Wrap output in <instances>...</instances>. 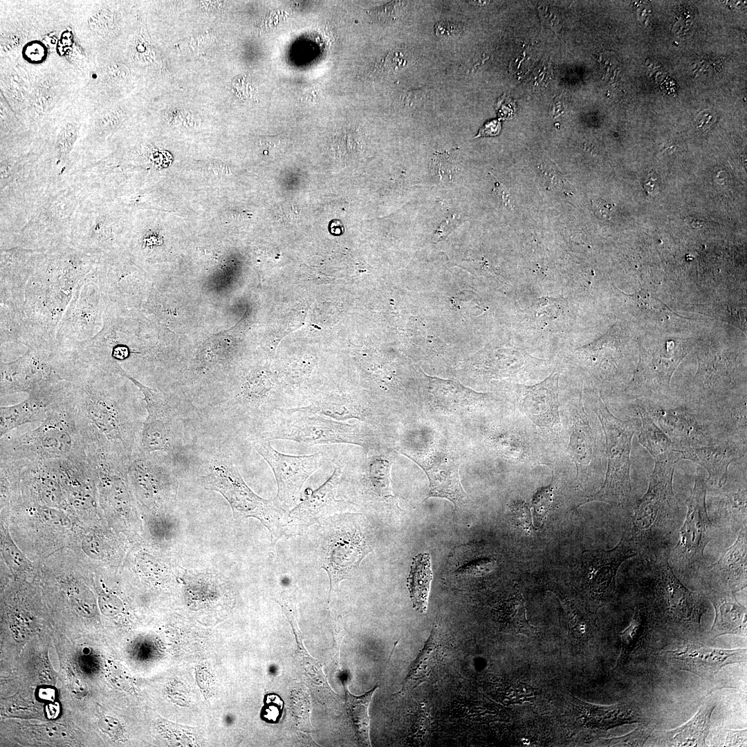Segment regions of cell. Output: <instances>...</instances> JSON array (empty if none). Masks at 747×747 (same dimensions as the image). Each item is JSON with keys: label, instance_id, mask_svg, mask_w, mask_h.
I'll return each instance as SVG.
<instances>
[{"label": "cell", "instance_id": "obj_1", "mask_svg": "<svg viewBox=\"0 0 747 747\" xmlns=\"http://www.w3.org/2000/svg\"><path fill=\"white\" fill-rule=\"evenodd\" d=\"M117 371L85 364L71 382L70 400L88 443L104 444L130 458L133 453L137 422L116 383Z\"/></svg>", "mask_w": 747, "mask_h": 747}, {"label": "cell", "instance_id": "obj_2", "mask_svg": "<svg viewBox=\"0 0 747 747\" xmlns=\"http://www.w3.org/2000/svg\"><path fill=\"white\" fill-rule=\"evenodd\" d=\"M679 461H655L647 490L634 508L622 535L638 554L647 560L667 552L672 535L679 526L681 510L672 481Z\"/></svg>", "mask_w": 747, "mask_h": 747}, {"label": "cell", "instance_id": "obj_3", "mask_svg": "<svg viewBox=\"0 0 747 747\" xmlns=\"http://www.w3.org/2000/svg\"><path fill=\"white\" fill-rule=\"evenodd\" d=\"M88 441L70 400L55 407L40 425L17 437H2L0 457L50 461L87 458Z\"/></svg>", "mask_w": 747, "mask_h": 747}, {"label": "cell", "instance_id": "obj_4", "mask_svg": "<svg viewBox=\"0 0 747 747\" xmlns=\"http://www.w3.org/2000/svg\"><path fill=\"white\" fill-rule=\"evenodd\" d=\"M285 440L309 445L351 444L365 450L379 448L376 436L360 423L350 424L322 415L284 408L277 411L252 439Z\"/></svg>", "mask_w": 747, "mask_h": 747}, {"label": "cell", "instance_id": "obj_5", "mask_svg": "<svg viewBox=\"0 0 747 747\" xmlns=\"http://www.w3.org/2000/svg\"><path fill=\"white\" fill-rule=\"evenodd\" d=\"M80 367L75 349L58 343L28 349L15 360H1V398L19 392L28 394L62 382H72Z\"/></svg>", "mask_w": 747, "mask_h": 747}, {"label": "cell", "instance_id": "obj_6", "mask_svg": "<svg viewBox=\"0 0 747 747\" xmlns=\"http://www.w3.org/2000/svg\"><path fill=\"white\" fill-rule=\"evenodd\" d=\"M593 405L605 435L607 469L605 481L600 490L585 497L579 506L591 501H601L612 506H623L629 503L631 496L630 454L636 425L633 421L622 420L614 416L600 398Z\"/></svg>", "mask_w": 747, "mask_h": 747}, {"label": "cell", "instance_id": "obj_7", "mask_svg": "<svg viewBox=\"0 0 747 747\" xmlns=\"http://www.w3.org/2000/svg\"><path fill=\"white\" fill-rule=\"evenodd\" d=\"M207 489L220 492L229 502L234 516L255 517L268 528L276 542L290 526L289 514L277 499H264L256 495L245 483L237 468L228 461L214 460L207 475L203 477Z\"/></svg>", "mask_w": 747, "mask_h": 747}, {"label": "cell", "instance_id": "obj_8", "mask_svg": "<svg viewBox=\"0 0 747 747\" xmlns=\"http://www.w3.org/2000/svg\"><path fill=\"white\" fill-rule=\"evenodd\" d=\"M647 578L654 591V603L663 618L683 627H697L704 612L703 596L685 587L669 562V553L648 560Z\"/></svg>", "mask_w": 747, "mask_h": 747}, {"label": "cell", "instance_id": "obj_9", "mask_svg": "<svg viewBox=\"0 0 747 747\" xmlns=\"http://www.w3.org/2000/svg\"><path fill=\"white\" fill-rule=\"evenodd\" d=\"M706 479L698 468L694 483L687 499V513L680 537L672 550L673 559L687 572H697L705 562L704 550L715 537L716 527L708 514Z\"/></svg>", "mask_w": 747, "mask_h": 747}, {"label": "cell", "instance_id": "obj_10", "mask_svg": "<svg viewBox=\"0 0 747 747\" xmlns=\"http://www.w3.org/2000/svg\"><path fill=\"white\" fill-rule=\"evenodd\" d=\"M327 541L322 568L328 573L330 593L337 592L340 582L359 566L371 549L370 540L359 515L345 514Z\"/></svg>", "mask_w": 747, "mask_h": 747}, {"label": "cell", "instance_id": "obj_11", "mask_svg": "<svg viewBox=\"0 0 747 747\" xmlns=\"http://www.w3.org/2000/svg\"><path fill=\"white\" fill-rule=\"evenodd\" d=\"M104 302L93 277L84 278L76 287L56 330L62 347L75 349L94 337L103 326Z\"/></svg>", "mask_w": 747, "mask_h": 747}, {"label": "cell", "instance_id": "obj_12", "mask_svg": "<svg viewBox=\"0 0 747 747\" xmlns=\"http://www.w3.org/2000/svg\"><path fill=\"white\" fill-rule=\"evenodd\" d=\"M636 555L634 546L622 535L618 544L611 549L583 551L575 571L580 587L591 601L598 605L605 603L615 592L620 566Z\"/></svg>", "mask_w": 747, "mask_h": 747}, {"label": "cell", "instance_id": "obj_13", "mask_svg": "<svg viewBox=\"0 0 747 747\" xmlns=\"http://www.w3.org/2000/svg\"><path fill=\"white\" fill-rule=\"evenodd\" d=\"M250 441L274 472L278 489L277 499L288 506L297 503L305 482L329 459L324 452L286 454L274 449L269 441L257 438Z\"/></svg>", "mask_w": 747, "mask_h": 747}, {"label": "cell", "instance_id": "obj_14", "mask_svg": "<svg viewBox=\"0 0 747 747\" xmlns=\"http://www.w3.org/2000/svg\"><path fill=\"white\" fill-rule=\"evenodd\" d=\"M340 421L356 419L378 425L381 413L375 404L354 391L342 388L319 390L302 407L292 408Z\"/></svg>", "mask_w": 747, "mask_h": 747}, {"label": "cell", "instance_id": "obj_15", "mask_svg": "<svg viewBox=\"0 0 747 747\" xmlns=\"http://www.w3.org/2000/svg\"><path fill=\"white\" fill-rule=\"evenodd\" d=\"M71 382L41 387L28 394L21 403L0 407V436L27 423L42 422L68 396Z\"/></svg>", "mask_w": 747, "mask_h": 747}, {"label": "cell", "instance_id": "obj_16", "mask_svg": "<svg viewBox=\"0 0 747 747\" xmlns=\"http://www.w3.org/2000/svg\"><path fill=\"white\" fill-rule=\"evenodd\" d=\"M746 526L739 530L734 544L715 562L705 568L700 575L706 592L736 593L747 584Z\"/></svg>", "mask_w": 747, "mask_h": 747}, {"label": "cell", "instance_id": "obj_17", "mask_svg": "<svg viewBox=\"0 0 747 747\" xmlns=\"http://www.w3.org/2000/svg\"><path fill=\"white\" fill-rule=\"evenodd\" d=\"M559 374L553 372L534 385H519V402L522 412L542 431L557 436L561 431L558 399Z\"/></svg>", "mask_w": 747, "mask_h": 747}, {"label": "cell", "instance_id": "obj_18", "mask_svg": "<svg viewBox=\"0 0 747 747\" xmlns=\"http://www.w3.org/2000/svg\"><path fill=\"white\" fill-rule=\"evenodd\" d=\"M118 373L130 380L144 395L147 416L142 423L140 446V452L152 454L167 451L170 442V427L173 414L169 403L160 394L140 383L119 366Z\"/></svg>", "mask_w": 747, "mask_h": 747}, {"label": "cell", "instance_id": "obj_19", "mask_svg": "<svg viewBox=\"0 0 747 747\" xmlns=\"http://www.w3.org/2000/svg\"><path fill=\"white\" fill-rule=\"evenodd\" d=\"M667 653L679 669L708 681H712L723 667L746 660V648L722 649L695 642H689L683 648Z\"/></svg>", "mask_w": 747, "mask_h": 747}, {"label": "cell", "instance_id": "obj_20", "mask_svg": "<svg viewBox=\"0 0 747 747\" xmlns=\"http://www.w3.org/2000/svg\"><path fill=\"white\" fill-rule=\"evenodd\" d=\"M333 461L335 465L331 476L316 490L307 489L306 497L288 513L290 525L310 526L348 507L347 502L335 499L342 477V467L338 461Z\"/></svg>", "mask_w": 747, "mask_h": 747}, {"label": "cell", "instance_id": "obj_21", "mask_svg": "<svg viewBox=\"0 0 747 747\" xmlns=\"http://www.w3.org/2000/svg\"><path fill=\"white\" fill-rule=\"evenodd\" d=\"M681 452L682 459L697 463L708 472V485L721 488L726 483L730 464L746 454V441L717 439L707 445L685 447Z\"/></svg>", "mask_w": 747, "mask_h": 747}, {"label": "cell", "instance_id": "obj_22", "mask_svg": "<svg viewBox=\"0 0 747 747\" xmlns=\"http://www.w3.org/2000/svg\"><path fill=\"white\" fill-rule=\"evenodd\" d=\"M429 479V491L425 500L430 497L450 500L455 509L466 504L468 497L459 479V464L452 457L444 456L427 464L418 463Z\"/></svg>", "mask_w": 747, "mask_h": 747}, {"label": "cell", "instance_id": "obj_23", "mask_svg": "<svg viewBox=\"0 0 747 747\" xmlns=\"http://www.w3.org/2000/svg\"><path fill=\"white\" fill-rule=\"evenodd\" d=\"M656 414L660 427L680 449L707 445L717 440L709 435L694 415L683 409H659Z\"/></svg>", "mask_w": 747, "mask_h": 747}, {"label": "cell", "instance_id": "obj_24", "mask_svg": "<svg viewBox=\"0 0 747 747\" xmlns=\"http://www.w3.org/2000/svg\"><path fill=\"white\" fill-rule=\"evenodd\" d=\"M573 701L583 724L589 728L607 730L644 720L640 712L631 705L599 706L575 697H573Z\"/></svg>", "mask_w": 747, "mask_h": 747}, {"label": "cell", "instance_id": "obj_25", "mask_svg": "<svg viewBox=\"0 0 747 747\" xmlns=\"http://www.w3.org/2000/svg\"><path fill=\"white\" fill-rule=\"evenodd\" d=\"M715 616L711 631L714 637L725 634L746 636V609L731 592H706Z\"/></svg>", "mask_w": 747, "mask_h": 747}, {"label": "cell", "instance_id": "obj_26", "mask_svg": "<svg viewBox=\"0 0 747 747\" xmlns=\"http://www.w3.org/2000/svg\"><path fill=\"white\" fill-rule=\"evenodd\" d=\"M636 410L640 414L642 423L638 436L639 442L651 454L655 461L672 459L682 460L680 448L672 441L661 427L656 425L647 409L638 404Z\"/></svg>", "mask_w": 747, "mask_h": 747}, {"label": "cell", "instance_id": "obj_27", "mask_svg": "<svg viewBox=\"0 0 747 747\" xmlns=\"http://www.w3.org/2000/svg\"><path fill=\"white\" fill-rule=\"evenodd\" d=\"M593 439L583 407L575 412L569 444V454L577 468L576 480L582 482L593 457Z\"/></svg>", "mask_w": 747, "mask_h": 747}, {"label": "cell", "instance_id": "obj_28", "mask_svg": "<svg viewBox=\"0 0 747 747\" xmlns=\"http://www.w3.org/2000/svg\"><path fill=\"white\" fill-rule=\"evenodd\" d=\"M715 706H702L694 717L675 730L663 733V744L667 746H705L711 715Z\"/></svg>", "mask_w": 747, "mask_h": 747}, {"label": "cell", "instance_id": "obj_29", "mask_svg": "<svg viewBox=\"0 0 747 747\" xmlns=\"http://www.w3.org/2000/svg\"><path fill=\"white\" fill-rule=\"evenodd\" d=\"M376 448V453L367 456L364 463L365 481L369 490L381 501L388 503L393 499L390 486V470L394 458L389 452Z\"/></svg>", "mask_w": 747, "mask_h": 747}, {"label": "cell", "instance_id": "obj_30", "mask_svg": "<svg viewBox=\"0 0 747 747\" xmlns=\"http://www.w3.org/2000/svg\"><path fill=\"white\" fill-rule=\"evenodd\" d=\"M432 580L430 555L423 553L414 556L407 582L413 607L419 613L427 609Z\"/></svg>", "mask_w": 747, "mask_h": 747}, {"label": "cell", "instance_id": "obj_31", "mask_svg": "<svg viewBox=\"0 0 747 747\" xmlns=\"http://www.w3.org/2000/svg\"><path fill=\"white\" fill-rule=\"evenodd\" d=\"M378 688L375 685L371 690L361 696H355L346 689L345 708L348 721L359 742L369 746V717L368 708L374 692Z\"/></svg>", "mask_w": 747, "mask_h": 747}, {"label": "cell", "instance_id": "obj_32", "mask_svg": "<svg viewBox=\"0 0 747 747\" xmlns=\"http://www.w3.org/2000/svg\"><path fill=\"white\" fill-rule=\"evenodd\" d=\"M432 391L433 405L447 412H454L472 407L486 399V395L457 387L452 384H439Z\"/></svg>", "mask_w": 747, "mask_h": 747}, {"label": "cell", "instance_id": "obj_33", "mask_svg": "<svg viewBox=\"0 0 747 747\" xmlns=\"http://www.w3.org/2000/svg\"><path fill=\"white\" fill-rule=\"evenodd\" d=\"M719 503L720 519L724 524L742 528L746 526V489H739L723 495Z\"/></svg>", "mask_w": 747, "mask_h": 747}, {"label": "cell", "instance_id": "obj_34", "mask_svg": "<svg viewBox=\"0 0 747 747\" xmlns=\"http://www.w3.org/2000/svg\"><path fill=\"white\" fill-rule=\"evenodd\" d=\"M648 621L649 612L647 609L644 607H636L629 625L619 634L621 642V652L615 667L622 665L626 661L629 654L645 631Z\"/></svg>", "mask_w": 747, "mask_h": 747}, {"label": "cell", "instance_id": "obj_35", "mask_svg": "<svg viewBox=\"0 0 747 747\" xmlns=\"http://www.w3.org/2000/svg\"><path fill=\"white\" fill-rule=\"evenodd\" d=\"M567 620L569 635L577 640L587 639L591 633L593 622L588 613L573 602H561Z\"/></svg>", "mask_w": 747, "mask_h": 747}, {"label": "cell", "instance_id": "obj_36", "mask_svg": "<svg viewBox=\"0 0 747 747\" xmlns=\"http://www.w3.org/2000/svg\"><path fill=\"white\" fill-rule=\"evenodd\" d=\"M507 620L510 630L515 634L530 637L538 636L540 634L539 629L533 626L526 618L524 602L521 594L510 600Z\"/></svg>", "mask_w": 747, "mask_h": 747}, {"label": "cell", "instance_id": "obj_37", "mask_svg": "<svg viewBox=\"0 0 747 747\" xmlns=\"http://www.w3.org/2000/svg\"><path fill=\"white\" fill-rule=\"evenodd\" d=\"M1 551L3 557L13 569L19 571L27 569L28 564L26 557L6 532H3L1 539Z\"/></svg>", "mask_w": 747, "mask_h": 747}, {"label": "cell", "instance_id": "obj_38", "mask_svg": "<svg viewBox=\"0 0 747 747\" xmlns=\"http://www.w3.org/2000/svg\"><path fill=\"white\" fill-rule=\"evenodd\" d=\"M553 486L549 485L537 490L533 498V506L535 519L542 522L546 516L553 501Z\"/></svg>", "mask_w": 747, "mask_h": 747}, {"label": "cell", "instance_id": "obj_39", "mask_svg": "<svg viewBox=\"0 0 747 747\" xmlns=\"http://www.w3.org/2000/svg\"><path fill=\"white\" fill-rule=\"evenodd\" d=\"M653 729L654 726L650 723L643 724L625 736L609 740L608 744L612 746L625 744L627 746H640L645 743Z\"/></svg>", "mask_w": 747, "mask_h": 747}, {"label": "cell", "instance_id": "obj_40", "mask_svg": "<svg viewBox=\"0 0 747 747\" xmlns=\"http://www.w3.org/2000/svg\"><path fill=\"white\" fill-rule=\"evenodd\" d=\"M537 10L542 26L557 34L562 28L560 13L555 9L547 6H540Z\"/></svg>", "mask_w": 747, "mask_h": 747}, {"label": "cell", "instance_id": "obj_41", "mask_svg": "<svg viewBox=\"0 0 747 747\" xmlns=\"http://www.w3.org/2000/svg\"><path fill=\"white\" fill-rule=\"evenodd\" d=\"M82 548L84 553L89 557L95 559H102L104 555V546L98 539L94 535L86 536L82 542Z\"/></svg>", "mask_w": 747, "mask_h": 747}, {"label": "cell", "instance_id": "obj_42", "mask_svg": "<svg viewBox=\"0 0 747 747\" xmlns=\"http://www.w3.org/2000/svg\"><path fill=\"white\" fill-rule=\"evenodd\" d=\"M434 31L436 35L439 37H453L458 36L461 33V26L457 23L440 21L435 24Z\"/></svg>", "mask_w": 747, "mask_h": 747}, {"label": "cell", "instance_id": "obj_43", "mask_svg": "<svg viewBox=\"0 0 747 747\" xmlns=\"http://www.w3.org/2000/svg\"><path fill=\"white\" fill-rule=\"evenodd\" d=\"M591 205L595 214L599 218L605 219L611 218L614 205L608 203L602 199L592 201Z\"/></svg>", "mask_w": 747, "mask_h": 747}, {"label": "cell", "instance_id": "obj_44", "mask_svg": "<svg viewBox=\"0 0 747 747\" xmlns=\"http://www.w3.org/2000/svg\"><path fill=\"white\" fill-rule=\"evenodd\" d=\"M501 129V122L498 120H493L487 122L479 129V133L475 138L483 137V136H494L500 133Z\"/></svg>", "mask_w": 747, "mask_h": 747}, {"label": "cell", "instance_id": "obj_45", "mask_svg": "<svg viewBox=\"0 0 747 747\" xmlns=\"http://www.w3.org/2000/svg\"><path fill=\"white\" fill-rule=\"evenodd\" d=\"M299 209L292 205L282 207L280 216L286 222H294L298 217Z\"/></svg>", "mask_w": 747, "mask_h": 747}, {"label": "cell", "instance_id": "obj_46", "mask_svg": "<svg viewBox=\"0 0 747 747\" xmlns=\"http://www.w3.org/2000/svg\"><path fill=\"white\" fill-rule=\"evenodd\" d=\"M656 183H657L656 177L655 178L653 176H648L647 179L646 180V181H645V183L644 184V188L646 190V191L647 192H649L650 194H652V192H654V191H656V187H657Z\"/></svg>", "mask_w": 747, "mask_h": 747}, {"label": "cell", "instance_id": "obj_47", "mask_svg": "<svg viewBox=\"0 0 747 747\" xmlns=\"http://www.w3.org/2000/svg\"><path fill=\"white\" fill-rule=\"evenodd\" d=\"M685 221L688 223V225L692 226L693 228L701 227L704 225L703 221L698 220L697 219L688 218L686 219Z\"/></svg>", "mask_w": 747, "mask_h": 747}, {"label": "cell", "instance_id": "obj_48", "mask_svg": "<svg viewBox=\"0 0 747 747\" xmlns=\"http://www.w3.org/2000/svg\"><path fill=\"white\" fill-rule=\"evenodd\" d=\"M470 3L475 6H486L489 3V1H470Z\"/></svg>", "mask_w": 747, "mask_h": 747}]
</instances>
